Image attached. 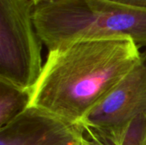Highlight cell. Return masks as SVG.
Masks as SVG:
<instances>
[{
	"label": "cell",
	"mask_w": 146,
	"mask_h": 145,
	"mask_svg": "<svg viewBox=\"0 0 146 145\" xmlns=\"http://www.w3.org/2000/svg\"><path fill=\"white\" fill-rule=\"evenodd\" d=\"M131 38L80 40L50 50L30 106L79 125L140 59Z\"/></svg>",
	"instance_id": "obj_1"
},
{
	"label": "cell",
	"mask_w": 146,
	"mask_h": 145,
	"mask_svg": "<svg viewBox=\"0 0 146 145\" xmlns=\"http://www.w3.org/2000/svg\"><path fill=\"white\" fill-rule=\"evenodd\" d=\"M31 1H33L35 3H38V2H40V1H45V0H31Z\"/></svg>",
	"instance_id": "obj_8"
},
{
	"label": "cell",
	"mask_w": 146,
	"mask_h": 145,
	"mask_svg": "<svg viewBox=\"0 0 146 145\" xmlns=\"http://www.w3.org/2000/svg\"><path fill=\"white\" fill-rule=\"evenodd\" d=\"M86 144L80 126L33 106L0 128V145Z\"/></svg>",
	"instance_id": "obj_5"
},
{
	"label": "cell",
	"mask_w": 146,
	"mask_h": 145,
	"mask_svg": "<svg viewBox=\"0 0 146 145\" xmlns=\"http://www.w3.org/2000/svg\"><path fill=\"white\" fill-rule=\"evenodd\" d=\"M33 20L48 50L80 40L127 38L146 49V9L111 0L35 3Z\"/></svg>",
	"instance_id": "obj_2"
},
{
	"label": "cell",
	"mask_w": 146,
	"mask_h": 145,
	"mask_svg": "<svg viewBox=\"0 0 146 145\" xmlns=\"http://www.w3.org/2000/svg\"><path fill=\"white\" fill-rule=\"evenodd\" d=\"M86 145H87V144H86Z\"/></svg>",
	"instance_id": "obj_9"
},
{
	"label": "cell",
	"mask_w": 146,
	"mask_h": 145,
	"mask_svg": "<svg viewBox=\"0 0 146 145\" xmlns=\"http://www.w3.org/2000/svg\"><path fill=\"white\" fill-rule=\"evenodd\" d=\"M31 101L32 90H26L0 79V128L30 107Z\"/></svg>",
	"instance_id": "obj_6"
},
{
	"label": "cell",
	"mask_w": 146,
	"mask_h": 145,
	"mask_svg": "<svg viewBox=\"0 0 146 145\" xmlns=\"http://www.w3.org/2000/svg\"><path fill=\"white\" fill-rule=\"evenodd\" d=\"M127 6L146 9V0H111Z\"/></svg>",
	"instance_id": "obj_7"
},
{
	"label": "cell",
	"mask_w": 146,
	"mask_h": 145,
	"mask_svg": "<svg viewBox=\"0 0 146 145\" xmlns=\"http://www.w3.org/2000/svg\"><path fill=\"white\" fill-rule=\"evenodd\" d=\"M31 0H0V79L33 90L42 69V41Z\"/></svg>",
	"instance_id": "obj_4"
},
{
	"label": "cell",
	"mask_w": 146,
	"mask_h": 145,
	"mask_svg": "<svg viewBox=\"0 0 146 145\" xmlns=\"http://www.w3.org/2000/svg\"><path fill=\"white\" fill-rule=\"evenodd\" d=\"M79 126L91 145H146V49Z\"/></svg>",
	"instance_id": "obj_3"
}]
</instances>
